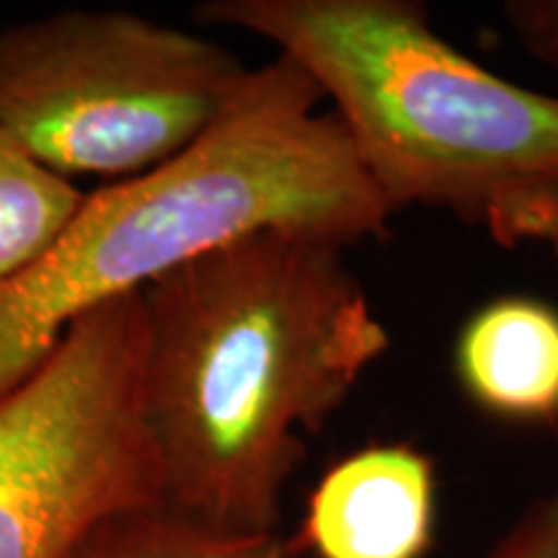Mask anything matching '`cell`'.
<instances>
[{"mask_svg":"<svg viewBox=\"0 0 558 558\" xmlns=\"http://www.w3.org/2000/svg\"><path fill=\"white\" fill-rule=\"evenodd\" d=\"M347 248L254 233L140 292L143 416L163 509L228 535L279 533L318 432L390 349Z\"/></svg>","mask_w":558,"mask_h":558,"instance_id":"1","label":"cell"},{"mask_svg":"<svg viewBox=\"0 0 558 558\" xmlns=\"http://www.w3.org/2000/svg\"><path fill=\"white\" fill-rule=\"evenodd\" d=\"M320 104L316 81L277 54L248 68L190 150L86 194L52 248L0 284V396L29 378L75 320L207 251L269 230L341 248L383 239L393 209Z\"/></svg>","mask_w":558,"mask_h":558,"instance_id":"2","label":"cell"},{"mask_svg":"<svg viewBox=\"0 0 558 558\" xmlns=\"http://www.w3.org/2000/svg\"><path fill=\"white\" fill-rule=\"evenodd\" d=\"M202 24L271 41L316 81L396 213L424 207L558 264V96L439 37L418 0H209Z\"/></svg>","mask_w":558,"mask_h":558,"instance_id":"3","label":"cell"},{"mask_svg":"<svg viewBox=\"0 0 558 558\" xmlns=\"http://www.w3.org/2000/svg\"><path fill=\"white\" fill-rule=\"evenodd\" d=\"M218 41L130 11H58L0 32V128L58 177L124 181L190 150L239 90Z\"/></svg>","mask_w":558,"mask_h":558,"instance_id":"4","label":"cell"},{"mask_svg":"<svg viewBox=\"0 0 558 558\" xmlns=\"http://www.w3.org/2000/svg\"><path fill=\"white\" fill-rule=\"evenodd\" d=\"M143 365V298L130 295L75 320L0 396V558H70L117 514L163 507Z\"/></svg>","mask_w":558,"mask_h":558,"instance_id":"5","label":"cell"},{"mask_svg":"<svg viewBox=\"0 0 558 558\" xmlns=\"http://www.w3.org/2000/svg\"><path fill=\"white\" fill-rule=\"evenodd\" d=\"M435 533V460L409 442H373L320 476L300 541L316 558H424Z\"/></svg>","mask_w":558,"mask_h":558,"instance_id":"6","label":"cell"},{"mask_svg":"<svg viewBox=\"0 0 558 558\" xmlns=\"http://www.w3.org/2000/svg\"><path fill=\"white\" fill-rule=\"evenodd\" d=\"M452 373L486 416L558 429V308L522 292L486 300L458 329Z\"/></svg>","mask_w":558,"mask_h":558,"instance_id":"7","label":"cell"},{"mask_svg":"<svg viewBox=\"0 0 558 558\" xmlns=\"http://www.w3.org/2000/svg\"><path fill=\"white\" fill-rule=\"evenodd\" d=\"M83 194L0 128V284L34 267L75 218Z\"/></svg>","mask_w":558,"mask_h":558,"instance_id":"8","label":"cell"},{"mask_svg":"<svg viewBox=\"0 0 558 558\" xmlns=\"http://www.w3.org/2000/svg\"><path fill=\"white\" fill-rule=\"evenodd\" d=\"M70 558H290V546L279 533L228 535L148 507L107 520Z\"/></svg>","mask_w":558,"mask_h":558,"instance_id":"9","label":"cell"},{"mask_svg":"<svg viewBox=\"0 0 558 558\" xmlns=\"http://www.w3.org/2000/svg\"><path fill=\"white\" fill-rule=\"evenodd\" d=\"M486 558H558V469L548 492L520 514Z\"/></svg>","mask_w":558,"mask_h":558,"instance_id":"10","label":"cell"},{"mask_svg":"<svg viewBox=\"0 0 558 558\" xmlns=\"http://www.w3.org/2000/svg\"><path fill=\"white\" fill-rule=\"evenodd\" d=\"M501 16L522 50L558 75V0H507Z\"/></svg>","mask_w":558,"mask_h":558,"instance_id":"11","label":"cell"}]
</instances>
